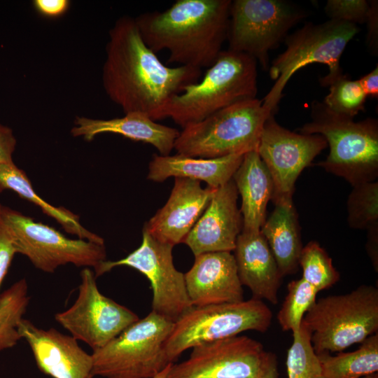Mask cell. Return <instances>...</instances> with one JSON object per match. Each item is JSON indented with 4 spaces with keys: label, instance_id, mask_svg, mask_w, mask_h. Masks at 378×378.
Here are the masks:
<instances>
[{
    "label": "cell",
    "instance_id": "obj_10",
    "mask_svg": "<svg viewBox=\"0 0 378 378\" xmlns=\"http://www.w3.org/2000/svg\"><path fill=\"white\" fill-rule=\"evenodd\" d=\"M307 15L303 8L285 0L232 1L227 50L251 56L267 71L269 52L284 42L289 30Z\"/></svg>",
    "mask_w": 378,
    "mask_h": 378
},
{
    "label": "cell",
    "instance_id": "obj_4",
    "mask_svg": "<svg viewBox=\"0 0 378 378\" xmlns=\"http://www.w3.org/2000/svg\"><path fill=\"white\" fill-rule=\"evenodd\" d=\"M311 120L299 133L320 134L329 145L326 159L317 164L342 177L352 186L374 181L378 176V121L368 118L355 122L334 113L323 102L311 104Z\"/></svg>",
    "mask_w": 378,
    "mask_h": 378
},
{
    "label": "cell",
    "instance_id": "obj_16",
    "mask_svg": "<svg viewBox=\"0 0 378 378\" xmlns=\"http://www.w3.org/2000/svg\"><path fill=\"white\" fill-rule=\"evenodd\" d=\"M238 194L232 178L216 189L207 207L183 242L195 256L234 251L243 227L237 206Z\"/></svg>",
    "mask_w": 378,
    "mask_h": 378
},
{
    "label": "cell",
    "instance_id": "obj_22",
    "mask_svg": "<svg viewBox=\"0 0 378 378\" xmlns=\"http://www.w3.org/2000/svg\"><path fill=\"white\" fill-rule=\"evenodd\" d=\"M245 153L232 154L216 158H200L181 154L153 155L148 166L147 178L163 182L170 177L203 181L218 188L232 178Z\"/></svg>",
    "mask_w": 378,
    "mask_h": 378
},
{
    "label": "cell",
    "instance_id": "obj_34",
    "mask_svg": "<svg viewBox=\"0 0 378 378\" xmlns=\"http://www.w3.org/2000/svg\"><path fill=\"white\" fill-rule=\"evenodd\" d=\"M16 253L13 238L0 218V288Z\"/></svg>",
    "mask_w": 378,
    "mask_h": 378
},
{
    "label": "cell",
    "instance_id": "obj_25",
    "mask_svg": "<svg viewBox=\"0 0 378 378\" xmlns=\"http://www.w3.org/2000/svg\"><path fill=\"white\" fill-rule=\"evenodd\" d=\"M10 190L41 208L47 216L55 220L64 230L78 239L104 244L100 236L89 231L80 223L79 216L63 206H55L41 198L34 191L25 172L15 163L0 164V193Z\"/></svg>",
    "mask_w": 378,
    "mask_h": 378
},
{
    "label": "cell",
    "instance_id": "obj_6",
    "mask_svg": "<svg viewBox=\"0 0 378 378\" xmlns=\"http://www.w3.org/2000/svg\"><path fill=\"white\" fill-rule=\"evenodd\" d=\"M302 322L316 354L342 352L378 330V289L363 284L342 295L316 300Z\"/></svg>",
    "mask_w": 378,
    "mask_h": 378
},
{
    "label": "cell",
    "instance_id": "obj_7",
    "mask_svg": "<svg viewBox=\"0 0 378 378\" xmlns=\"http://www.w3.org/2000/svg\"><path fill=\"white\" fill-rule=\"evenodd\" d=\"M271 114L258 98L237 102L183 128L174 149L178 154L207 159L256 150Z\"/></svg>",
    "mask_w": 378,
    "mask_h": 378
},
{
    "label": "cell",
    "instance_id": "obj_2",
    "mask_svg": "<svg viewBox=\"0 0 378 378\" xmlns=\"http://www.w3.org/2000/svg\"><path fill=\"white\" fill-rule=\"evenodd\" d=\"M230 0H177L167 10L135 18L155 53L167 50L168 63L198 69L211 66L227 39Z\"/></svg>",
    "mask_w": 378,
    "mask_h": 378
},
{
    "label": "cell",
    "instance_id": "obj_9",
    "mask_svg": "<svg viewBox=\"0 0 378 378\" xmlns=\"http://www.w3.org/2000/svg\"><path fill=\"white\" fill-rule=\"evenodd\" d=\"M272 318L267 305L254 298L237 302L192 306L174 322L164 349L174 363L183 352L197 344L248 330L265 332Z\"/></svg>",
    "mask_w": 378,
    "mask_h": 378
},
{
    "label": "cell",
    "instance_id": "obj_42",
    "mask_svg": "<svg viewBox=\"0 0 378 378\" xmlns=\"http://www.w3.org/2000/svg\"><path fill=\"white\" fill-rule=\"evenodd\" d=\"M362 378H378V373L377 372L372 373V374H368L367 376H365V377H363Z\"/></svg>",
    "mask_w": 378,
    "mask_h": 378
},
{
    "label": "cell",
    "instance_id": "obj_32",
    "mask_svg": "<svg viewBox=\"0 0 378 378\" xmlns=\"http://www.w3.org/2000/svg\"><path fill=\"white\" fill-rule=\"evenodd\" d=\"M329 93L323 104L332 111L354 118L365 109L367 96L358 80H351L347 74H342L328 86Z\"/></svg>",
    "mask_w": 378,
    "mask_h": 378
},
{
    "label": "cell",
    "instance_id": "obj_12",
    "mask_svg": "<svg viewBox=\"0 0 378 378\" xmlns=\"http://www.w3.org/2000/svg\"><path fill=\"white\" fill-rule=\"evenodd\" d=\"M173 247L156 239L143 227L139 247L120 260L102 262L94 270V275L97 277L122 265L136 270L150 281L152 311L175 322L192 306L187 293L184 274L174 265Z\"/></svg>",
    "mask_w": 378,
    "mask_h": 378
},
{
    "label": "cell",
    "instance_id": "obj_14",
    "mask_svg": "<svg viewBox=\"0 0 378 378\" xmlns=\"http://www.w3.org/2000/svg\"><path fill=\"white\" fill-rule=\"evenodd\" d=\"M190 357L173 363L167 378H258L270 352L244 335L201 343Z\"/></svg>",
    "mask_w": 378,
    "mask_h": 378
},
{
    "label": "cell",
    "instance_id": "obj_27",
    "mask_svg": "<svg viewBox=\"0 0 378 378\" xmlns=\"http://www.w3.org/2000/svg\"><path fill=\"white\" fill-rule=\"evenodd\" d=\"M29 300L25 279L16 281L0 294V351L15 346L21 340L18 326Z\"/></svg>",
    "mask_w": 378,
    "mask_h": 378
},
{
    "label": "cell",
    "instance_id": "obj_29",
    "mask_svg": "<svg viewBox=\"0 0 378 378\" xmlns=\"http://www.w3.org/2000/svg\"><path fill=\"white\" fill-rule=\"evenodd\" d=\"M293 337L286 358L288 378H323L319 360L311 342V331L302 321Z\"/></svg>",
    "mask_w": 378,
    "mask_h": 378
},
{
    "label": "cell",
    "instance_id": "obj_43",
    "mask_svg": "<svg viewBox=\"0 0 378 378\" xmlns=\"http://www.w3.org/2000/svg\"><path fill=\"white\" fill-rule=\"evenodd\" d=\"M93 377H90L89 378H92Z\"/></svg>",
    "mask_w": 378,
    "mask_h": 378
},
{
    "label": "cell",
    "instance_id": "obj_3",
    "mask_svg": "<svg viewBox=\"0 0 378 378\" xmlns=\"http://www.w3.org/2000/svg\"><path fill=\"white\" fill-rule=\"evenodd\" d=\"M257 62L251 56L222 50L202 79L172 97L154 115L171 118L182 128L244 100L257 98Z\"/></svg>",
    "mask_w": 378,
    "mask_h": 378
},
{
    "label": "cell",
    "instance_id": "obj_38",
    "mask_svg": "<svg viewBox=\"0 0 378 378\" xmlns=\"http://www.w3.org/2000/svg\"><path fill=\"white\" fill-rule=\"evenodd\" d=\"M358 82L367 96L378 97V66L367 74L363 75L358 80Z\"/></svg>",
    "mask_w": 378,
    "mask_h": 378
},
{
    "label": "cell",
    "instance_id": "obj_17",
    "mask_svg": "<svg viewBox=\"0 0 378 378\" xmlns=\"http://www.w3.org/2000/svg\"><path fill=\"white\" fill-rule=\"evenodd\" d=\"M18 331L31 349L39 370L52 378H89L92 375V357L71 335L55 328H40L22 318Z\"/></svg>",
    "mask_w": 378,
    "mask_h": 378
},
{
    "label": "cell",
    "instance_id": "obj_31",
    "mask_svg": "<svg viewBox=\"0 0 378 378\" xmlns=\"http://www.w3.org/2000/svg\"><path fill=\"white\" fill-rule=\"evenodd\" d=\"M346 209L351 228L368 230L378 224L377 181L354 186L347 198Z\"/></svg>",
    "mask_w": 378,
    "mask_h": 378
},
{
    "label": "cell",
    "instance_id": "obj_11",
    "mask_svg": "<svg viewBox=\"0 0 378 378\" xmlns=\"http://www.w3.org/2000/svg\"><path fill=\"white\" fill-rule=\"evenodd\" d=\"M0 218L13 238L17 253L25 255L44 272L53 273L67 264L95 270L106 260L104 244L69 239L54 227L1 204Z\"/></svg>",
    "mask_w": 378,
    "mask_h": 378
},
{
    "label": "cell",
    "instance_id": "obj_40",
    "mask_svg": "<svg viewBox=\"0 0 378 378\" xmlns=\"http://www.w3.org/2000/svg\"><path fill=\"white\" fill-rule=\"evenodd\" d=\"M277 360L274 354L270 352L267 361L258 378H278Z\"/></svg>",
    "mask_w": 378,
    "mask_h": 378
},
{
    "label": "cell",
    "instance_id": "obj_5",
    "mask_svg": "<svg viewBox=\"0 0 378 378\" xmlns=\"http://www.w3.org/2000/svg\"><path fill=\"white\" fill-rule=\"evenodd\" d=\"M360 30L357 24L329 19L319 24L306 22L288 34L284 41L286 50L273 59L268 69L274 83L261 99L265 111L275 114L289 79L308 64L328 66V74L319 78V83L323 87L343 74L341 57L347 44Z\"/></svg>",
    "mask_w": 378,
    "mask_h": 378
},
{
    "label": "cell",
    "instance_id": "obj_35",
    "mask_svg": "<svg viewBox=\"0 0 378 378\" xmlns=\"http://www.w3.org/2000/svg\"><path fill=\"white\" fill-rule=\"evenodd\" d=\"M370 8L366 21L368 33L366 43L370 51L374 55L378 53V1L370 0Z\"/></svg>",
    "mask_w": 378,
    "mask_h": 378
},
{
    "label": "cell",
    "instance_id": "obj_13",
    "mask_svg": "<svg viewBox=\"0 0 378 378\" xmlns=\"http://www.w3.org/2000/svg\"><path fill=\"white\" fill-rule=\"evenodd\" d=\"M78 297L55 321L76 340L96 351L120 335L139 318L132 311L103 295L94 273L88 267L80 272Z\"/></svg>",
    "mask_w": 378,
    "mask_h": 378
},
{
    "label": "cell",
    "instance_id": "obj_15",
    "mask_svg": "<svg viewBox=\"0 0 378 378\" xmlns=\"http://www.w3.org/2000/svg\"><path fill=\"white\" fill-rule=\"evenodd\" d=\"M327 146L320 134L291 132L276 121L274 114L267 118L256 150L273 181V203L293 199L299 175Z\"/></svg>",
    "mask_w": 378,
    "mask_h": 378
},
{
    "label": "cell",
    "instance_id": "obj_33",
    "mask_svg": "<svg viewBox=\"0 0 378 378\" xmlns=\"http://www.w3.org/2000/svg\"><path fill=\"white\" fill-rule=\"evenodd\" d=\"M370 8V1L366 0H328L324 7L330 20L349 23H365Z\"/></svg>",
    "mask_w": 378,
    "mask_h": 378
},
{
    "label": "cell",
    "instance_id": "obj_8",
    "mask_svg": "<svg viewBox=\"0 0 378 378\" xmlns=\"http://www.w3.org/2000/svg\"><path fill=\"white\" fill-rule=\"evenodd\" d=\"M174 322L151 311L103 347L93 351L92 375L153 378L171 363L164 344Z\"/></svg>",
    "mask_w": 378,
    "mask_h": 378
},
{
    "label": "cell",
    "instance_id": "obj_28",
    "mask_svg": "<svg viewBox=\"0 0 378 378\" xmlns=\"http://www.w3.org/2000/svg\"><path fill=\"white\" fill-rule=\"evenodd\" d=\"M299 266L302 270V278L318 292L329 288L340 279V274L332 265L331 258L315 241L302 247Z\"/></svg>",
    "mask_w": 378,
    "mask_h": 378
},
{
    "label": "cell",
    "instance_id": "obj_21",
    "mask_svg": "<svg viewBox=\"0 0 378 378\" xmlns=\"http://www.w3.org/2000/svg\"><path fill=\"white\" fill-rule=\"evenodd\" d=\"M176 128L159 124L148 115L139 112L125 113L122 118L109 120L77 117L71 133L92 141L102 133H113L127 139L141 141L154 146L161 155H168L174 148L179 134Z\"/></svg>",
    "mask_w": 378,
    "mask_h": 378
},
{
    "label": "cell",
    "instance_id": "obj_37",
    "mask_svg": "<svg viewBox=\"0 0 378 378\" xmlns=\"http://www.w3.org/2000/svg\"><path fill=\"white\" fill-rule=\"evenodd\" d=\"M34 6L41 15L58 17L64 14L69 6L68 0H34Z\"/></svg>",
    "mask_w": 378,
    "mask_h": 378
},
{
    "label": "cell",
    "instance_id": "obj_18",
    "mask_svg": "<svg viewBox=\"0 0 378 378\" xmlns=\"http://www.w3.org/2000/svg\"><path fill=\"white\" fill-rule=\"evenodd\" d=\"M216 189L203 188L200 181L175 178L166 204L144 225L156 239L175 246L185 238L200 218Z\"/></svg>",
    "mask_w": 378,
    "mask_h": 378
},
{
    "label": "cell",
    "instance_id": "obj_30",
    "mask_svg": "<svg viewBox=\"0 0 378 378\" xmlns=\"http://www.w3.org/2000/svg\"><path fill=\"white\" fill-rule=\"evenodd\" d=\"M318 292L304 279L288 284V293L277 314L278 322L284 331L299 330L303 317L316 301Z\"/></svg>",
    "mask_w": 378,
    "mask_h": 378
},
{
    "label": "cell",
    "instance_id": "obj_26",
    "mask_svg": "<svg viewBox=\"0 0 378 378\" xmlns=\"http://www.w3.org/2000/svg\"><path fill=\"white\" fill-rule=\"evenodd\" d=\"M316 354L323 378H362L378 371V334L367 337L351 352Z\"/></svg>",
    "mask_w": 378,
    "mask_h": 378
},
{
    "label": "cell",
    "instance_id": "obj_39",
    "mask_svg": "<svg viewBox=\"0 0 378 378\" xmlns=\"http://www.w3.org/2000/svg\"><path fill=\"white\" fill-rule=\"evenodd\" d=\"M368 230L367 251L372 262L373 266L377 271L378 254V224L370 227Z\"/></svg>",
    "mask_w": 378,
    "mask_h": 378
},
{
    "label": "cell",
    "instance_id": "obj_20",
    "mask_svg": "<svg viewBox=\"0 0 378 378\" xmlns=\"http://www.w3.org/2000/svg\"><path fill=\"white\" fill-rule=\"evenodd\" d=\"M233 251L241 285L250 289L253 298L277 304L283 276L260 230H241Z\"/></svg>",
    "mask_w": 378,
    "mask_h": 378
},
{
    "label": "cell",
    "instance_id": "obj_19",
    "mask_svg": "<svg viewBox=\"0 0 378 378\" xmlns=\"http://www.w3.org/2000/svg\"><path fill=\"white\" fill-rule=\"evenodd\" d=\"M184 278L192 306L244 300L242 285L231 252H209L195 256Z\"/></svg>",
    "mask_w": 378,
    "mask_h": 378
},
{
    "label": "cell",
    "instance_id": "obj_1",
    "mask_svg": "<svg viewBox=\"0 0 378 378\" xmlns=\"http://www.w3.org/2000/svg\"><path fill=\"white\" fill-rule=\"evenodd\" d=\"M102 70L104 89L125 113L151 119L174 95L200 80L198 68L164 64L145 43L135 18L122 16L109 31Z\"/></svg>",
    "mask_w": 378,
    "mask_h": 378
},
{
    "label": "cell",
    "instance_id": "obj_41",
    "mask_svg": "<svg viewBox=\"0 0 378 378\" xmlns=\"http://www.w3.org/2000/svg\"><path fill=\"white\" fill-rule=\"evenodd\" d=\"M173 363L168 365L163 370L157 374L153 378H167V374L169 371V369Z\"/></svg>",
    "mask_w": 378,
    "mask_h": 378
},
{
    "label": "cell",
    "instance_id": "obj_24",
    "mask_svg": "<svg viewBox=\"0 0 378 378\" xmlns=\"http://www.w3.org/2000/svg\"><path fill=\"white\" fill-rule=\"evenodd\" d=\"M274 208L260 232L265 238L284 277L298 270L302 248L298 214L293 199L274 202Z\"/></svg>",
    "mask_w": 378,
    "mask_h": 378
},
{
    "label": "cell",
    "instance_id": "obj_36",
    "mask_svg": "<svg viewBox=\"0 0 378 378\" xmlns=\"http://www.w3.org/2000/svg\"><path fill=\"white\" fill-rule=\"evenodd\" d=\"M16 146V139L13 130L0 125V164H13V153Z\"/></svg>",
    "mask_w": 378,
    "mask_h": 378
},
{
    "label": "cell",
    "instance_id": "obj_23",
    "mask_svg": "<svg viewBox=\"0 0 378 378\" xmlns=\"http://www.w3.org/2000/svg\"><path fill=\"white\" fill-rule=\"evenodd\" d=\"M241 197L243 231L257 232L266 220L268 202L273 195V181L256 150L246 153L232 176Z\"/></svg>",
    "mask_w": 378,
    "mask_h": 378
}]
</instances>
